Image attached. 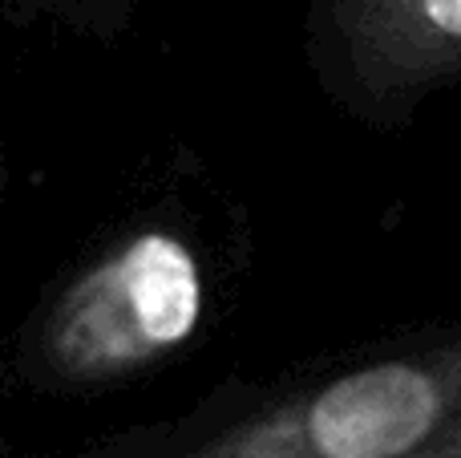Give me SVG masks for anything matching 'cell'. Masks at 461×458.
Masks as SVG:
<instances>
[{"instance_id":"6da1fadb","label":"cell","mask_w":461,"mask_h":458,"mask_svg":"<svg viewBox=\"0 0 461 458\" xmlns=\"http://www.w3.org/2000/svg\"><path fill=\"white\" fill-rule=\"evenodd\" d=\"M207 308L203 260L183 232L138 224L69 268L0 349V402L89 398L167 362Z\"/></svg>"},{"instance_id":"7a4b0ae2","label":"cell","mask_w":461,"mask_h":458,"mask_svg":"<svg viewBox=\"0 0 461 458\" xmlns=\"http://www.w3.org/2000/svg\"><path fill=\"white\" fill-rule=\"evenodd\" d=\"M461 414V337L389 357L276 402L223 430L158 451L110 446L86 458H409Z\"/></svg>"},{"instance_id":"3957f363","label":"cell","mask_w":461,"mask_h":458,"mask_svg":"<svg viewBox=\"0 0 461 458\" xmlns=\"http://www.w3.org/2000/svg\"><path fill=\"white\" fill-rule=\"evenodd\" d=\"M336 21L357 78L381 94L461 73V0H336Z\"/></svg>"},{"instance_id":"277c9868","label":"cell","mask_w":461,"mask_h":458,"mask_svg":"<svg viewBox=\"0 0 461 458\" xmlns=\"http://www.w3.org/2000/svg\"><path fill=\"white\" fill-rule=\"evenodd\" d=\"M138 0H8V21L29 29V24H53L73 37L113 41L130 24Z\"/></svg>"},{"instance_id":"5b68a950","label":"cell","mask_w":461,"mask_h":458,"mask_svg":"<svg viewBox=\"0 0 461 458\" xmlns=\"http://www.w3.org/2000/svg\"><path fill=\"white\" fill-rule=\"evenodd\" d=\"M409 458H461V414L449 422L446 430H438V435H433L417 454H409Z\"/></svg>"},{"instance_id":"8992f818","label":"cell","mask_w":461,"mask_h":458,"mask_svg":"<svg viewBox=\"0 0 461 458\" xmlns=\"http://www.w3.org/2000/svg\"><path fill=\"white\" fill-rule=\"evenodd\" d=\"M0 195H5V154H0Z\"/></svg>"}]
</instances>
